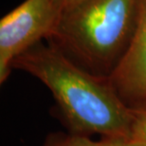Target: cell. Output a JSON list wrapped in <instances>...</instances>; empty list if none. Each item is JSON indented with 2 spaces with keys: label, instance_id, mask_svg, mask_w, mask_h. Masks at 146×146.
Listing matches in <instances>:
<instances>
[{
  "label": "cell",
  "instance_id": "1",
  "mask_svg": "<svg viewBox=\"0 0 146 146\" xmlns=\"http://www.w3.org/2000/svg\"><path fill=\"white\" fill-rule=\"evenodd\" d=\"M13 68L29 73L50 90L76 134L131 135V107L108 77L87 72L52 43L36 44L13 61Z\"/></svg>",
  "mask_w": 146,
  "mask_h": 146
},
{
  "label": "cell",
  "instance_id": "2",
  "mask_svg": "<svg viewBox=\"0 0 146 146\" xmlns=\"http://www.w3.org/2000/svg\"><path fill=\"white\" fill-rule=\"evenodd\" d=\"M139 0H84L64 11L48 38L69 58L112 71L135 27Z\"/></svg>",
  "mask_w": 146,
  "mask_h": 146
},
{
  "label": "cell",
  "instance_id": "3",
  "mask_svg": "<svg viewBox=\"0 0 146 146\" xmlns=\"http://www.w3.org/2000/svg\"><path fill=\"white\" fill-rule=\"evenodd\" d=\"M63 13L56 0H25L0 21V83L19 55L52 35Z\"/></svg>",
  "mask_w": 146,
  "mask_h": 146
},
{
  "label": "cell",
  "instance_id": "4",
  "mask_svg": "<svg viewBox=\"0 0 146 146\" xmlns=\"http://www.w3.org/2000/svg\"><path fill=\"white\" fill-rule=\"evenodd\" d=\"M108 79L129 106L146 101V0L138 1L132 36Z\"/></svg>",
  "mask_w": 146,
  "mask_h": 146
},
{
  "label": "cell",
  "instance_id": "5",
  "mask_svg": "<svg viewBox=\"0 0 146 146\" xmlns=\"http://www.w3.org/2000/svg\"><path fill=\"white\" fill-rule=\"evenodd\" d=\"M131 107V136L146 145V101L135 104Z\"/></svg>",
  "mask_w": 146,
  "mask_h": 146
},
{
  "label": "cell",
  "instance_id": "6",
  "mask_svg": "<svg viewBox=\"0 0 146 146\" xmlns=\"http://www.w3.org/2000/svg\"><path fill=\"white\" fill-rule=\"evenodd\" d=\"M44 146H96V141H91L86 135L75 134L54 139Z\"/></svg>",
  "mask_w": 146,
  "mask_h": 146
},
{
  "label": "cell",
  "instance_id": "7",
  "mask_svg": "<svg viewBox=\"0 0 146 146\" xmlns=\"http://www.w3.org/2000/svg\"><path fill=\"white\" fill-rule=\"evenodd\" d=\"M96 146H146L139 139L133 136L103 137L96 141Z\"/></svg>",
  "mask_w": 146,
  "mask_h": 146
},
{
  "label": "cell",
  "instance_id": "8",
  "mask_svg": "<svg viewBox=\"0 0 146 146\" xmlns=\"http://www.w3.org/2000/svg\"><path fill=\"white\" fill-rule=\"evenodd\" d=\"M58 2V4L60 5L61 9H62L63 13L66 11L69 10V9H72L75 6L79 5L80 3H82L84 0H56Z\"/></svg>",
  "mask_w": 146,
  "mask_h": 146
}]
</instances>
